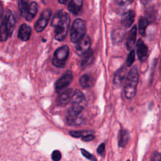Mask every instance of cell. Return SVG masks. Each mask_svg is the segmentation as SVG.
Masks as SVG:
<instances>
[{"mask_svg":"<svg viewBox=\"0 0 161 161\" xmlns=\"http://www.w3.org/2000/svg\"><path fill=\"white\" fill-rule=\"evenodd\" d=\"M70 25L69 14L63 11H57L52 20V26L54 27L55 38L62 41L67 36Z\"/></svg>","mask_w":161,"mask_h":161,"instance_id":"cell-1","label":"cell"},{"mask_svg":"<svg viewBox=\"0 0 161 161\" xmlns=\"http://www.w3.org/2000/svg\"><path fill=\"white\" fill-rule=\"evenodd\" d=\"M15 23L14 16L10 10H8L0 25V42H4L11 36Z\"/></svg>","mask_w":161,"mask_h":161,"instance_id":"cell-2","label":"cell"},{"mask_svg":"<svg viewBox=\"0 0 161 161\" xmlns=\"http://www.w3.org/2000/svg\"><path fill=\"white\" fill-rule=\"evenodd\" d=\"M138 78L139 75L137 69L135 67H132L127 75L124 88L125 95L127 99H131L135 96L136 91Z\"/></svg>","mask_w":161,"mask_h":161,"instance_id":"cell-3","label":"cell"},{"mask_svg":"<svg viewBox=\"0 0 161 161\" xmlns=\"http://www.w3.org/2000/svg\"><path fill=\"white\" fill-rule=\"evenodd\" d=\"M86 30L85 22L82 19H76L74 20L70 29V41L74 43H77L85 36Z\"/></svg>","mask_w":161,"mask_h":161,"instance_id":"cell-4","label":"cell"},{"mask_svg":"<svg viewBox=\"0 0 161 161\" xmlns=\"http://www.w3.org/2000/svg\"><path fill=\"white\" fill-rule=\"evenodd\" d=\"M70 101L72 106L70 109L75 113L80 114L86 106V100L84 94L80 91L76 89L73 92Z\"/></svg>","mask_w":161,"mask_h":161,"instance_id":"cell-5","label":"cell"},{"mask_svg":"<svg viewBox=\"0 0 161 161\" xmlns=\"http://www.w3.org/2000/svg\"><path fill=\"white\" fill-rule=\"evenodd\" d=\"M69 54V48L67 45H63L57 48L53 54L52 64L58 68H63L66 63Z\"/></svg>","mask_w":161,"mask_h":161,"instance_id":"cell-6","label":"cell"},{"mask_svg":"<svg viewBox=\"0 0 161 161\" xmlns=\"http://www.w3.org/2000/svg\"><path fill=\"white\" fill-rule=\"evenodd\" d=\"M72 74L70 70L66 71L55 84V89L57 92H60L70 85L72 80Z\"/></svg>","mask_w":161,"mask_h":161,"instance_id":"cell-7","label":"cell"},{"mask_svg":"<svg viewBox=\"0 0 161 161\" xmlns=\"http://www.w3.org/2000/svg\"><path fill=\"white\" fill-rule=\"evenodd\" d=\"M51 15V11L49 9H45L42 11L39 19L35 25V30L36 32L42 31L47 26Z\"/></svg>","mask_w":161,"mask_h":161,"instance_id":"cell-8","label":"cell"},{"mask_svg":"<svg viewBox=\"0 0 161 161\" xmlns=\"http://www.w3.org/2000/svg\"><path fill=\"white\" fill-rule=\"evenodd\" d=\"M91 46V40L89 36L85 35L80 41L77 43L75 51L77 55L82 56L89 50Z\"/></svg>","mask_w":161,"mask_h":161,"instance_id":"cell-9","label":"cell"},{"mask_svg":"<svg viewBox=\"0 0 161 161\" xmlns=\"http://www.w3.org/2000/svg\"><path fill=\"white\" fill-rule=\"evenodd\" d=\"M67 121L70 125L77 126L80 125L84 122V118L80 114L75 113L69 109L67 113Z\"/></svg>","mask_w":161,"mask_h":161,"instance_id":"cell-10","label":"cell"},{"mask_svg":"<svg viewBox=\"0 0 161 161\" xmlns=\"http://www.w3.org/2000/svg\"><path fill=\"white\" fill-rule=\"evenodd\" d=\"M136 55L141 62H144L147 57L148 48L141 39H139L136 43Z\"/></svg>","mask_w":161,"mask_h":161,"instance_id":"cell-11","label":"cell"},{"mask_svg":"<svg viewBox=\"0 0 161 161\" xmlns=\"http://www.w3.org/2000/svg\"><path fill=\"white\" fill-rule=\"evenodd\" d=\"M135 17V13L132 10L124 13L121 17V23L125 28H129L133 24Z\"/></svg>","mask_w":161,"mask_h":161,"instance_id":"cell-12","label":"cell"},{"mask_svg":"<svg viewBox=\"0 0 161 161\" xmlns=\"http://www.w3.org/2000/svg\"><path fill=\"white\" fill-rule=\"evenodd\" d=\"M31 29L26 24H23L20 26L18 31V36L23 41H27L29 40L31 35Z\"/></svg>","mask_w":161,"mask_h":161,"instance_id":"cell-13","label":"cell"},{"mask_svg":"<svg viewBox=\"0 0 161 161\" xmlns=\"http://www.w3.org/2000/svg\"><path fill=\"white\" fill-rule=\"evenodd\" d=\"M136 26L134 25L131 29V30L130 31L126 39V45L128 50H131L133 47V46L135 45V42H136Z\"/></svg>","mask_w":161,"mask_h":161,"instance_id":"cell-14","label":"cell"},{"mask_svg":"<svg viewBox=\"0 0 161 161\" xmlns=\"http://www.w3.org/2000/svg\"><path fill=\"white\" fill-rule=\"evenodd\" d=\"M72 89H68L63 92L58 97L57 101L58 103L62 106H66L70 101L72 96Z\"/></svg>","mask_w":161,"mask_h":161,"instance_id":"cell-15","label":"cell"},{"mask_svg":"<svg viewBox=\"0 0 161 161\" xmlns=\"http://www.w3.org/2000/svg\"><path fill=\"white\" fill-rule=\"evenodd\" d=\"M126 69L125 67L120 68L115 72L113 78V83L116 86H119L122 84L126 77Z\"/></svg>","mask_w":161,"mask_h":161,"instance_id":"cell-16","label":"cell"},{"mask_svg":"<svg viewBox=\"0 0 161 161\" xmlns=\"http://www.w3.org/2000/svg\"><path fill=\"white\" fill-rule=\"evenodd\" d=\"M82 6V0H70L68 4V10L74 14H77Z\"/></svg>","mask_w":161,"mask_h":161,"instance_id":"cell-17","label":"cell"},{"mask_svg":"<svg viewBox=\"0 0 161 161\" xmlns=\"http://www.w3.org/2000/svg\"><path fill=\"white\" fill-rule=\"evenodd\" d=\"M38 11V4L35 2H31L28 6L26 15L25 16L26 21H31L36 15Z\"/></svg>","mask_w":161,"mask_h":161,"instance_id":"cell-18","label":"cell"},{"mask_svg":"<svg viewBox=\"0 0 161 161\" xmlns=\"http://www.w3.org/2000/svg\"><path fill=\"white\" fill-rule=\"evenodd\" d=\"M130 139V135L128 131L121 130L119 131L118 136V145L120 147H125L128 142Z\"/></svg>","mask_w":161,"mask_h":161,"instance_id":"cell-19","label":"cell"},{"mask_svg":"<svg viewBox=\"0 0 161 161\" xmlns=\"http://www.w3.org/2000/svg\"><path fill=\"white\" fill-rule=\"evenodd\" d=\"M82 56L83 57L81 60V66L82 67H84L90 65L94 60V55H93L92 51L89 50L87 52L84 53Z\"/></svg>","mask_w":161,"mask_h":161,"instance_id":"cell-20","label":"cell"},{"mask_svg":"<svg viewBox=\"0 0 161 161\" xmlns=\"http://www.w3.org/2000/svg\"><path fill=\"white\" fill-rule=\"evenodd\" d=\"M92 80L90 75L84 74L82 75L79 79V84L82 87H89L92 85Z\"/></svg>","mask_w":161,"mask_h":161,"instance_id":"cell-21","label":"cell"},{"mask_svg":"<svg viewBox=\"0 0 161 161\" xmlns=\"http://www.w3.org/2000/svg\"><path fill=\"white\" fill-rule=\"evenodd\" d=\"M148 25V20L145 18L141 16L140 18L139 21H138L139 33H140L141 35L144 36L145 35V30H146V28Z\"/></svg>","mask_w":161,"mask_h":161,"instance_id":"cell-22","label":"cell"},{"mask_svg":"<svg viewBox=\"0 0 161 161\" xmlns=\"http://www.w3.org/2000/svg\"><path fill=\"white\" fill-rule=\"evenodd\" d=\"M28 6L29 0H19V9L21 16L25 18Z\"/></svg>","mask_w":161,"mask_h":161,"instance_id":"cell-23","label":"cell"},{"mask_svg":"<svg viewBox=\"0 0 161 161\" xmlns=\"http://www.w3.org/2000/svg\"><path fill=\"white\" fill-rule=\"evenodd\" d=\"M93 132L91 131H87V130H83V131H70L69 132V134L71 135L73 137L75 138H80V137H84L86 135L88 134H91Z\"/></svg>","mask_w":161,"mask_h":161,"instance_id":"cell-24","label":"cell"},{"mask_svg":"<svg viewBox=\"0 0 161 161\" xmlns=\"http://www.w3.org/2000/svg\"><path fill=\"white\" fill-rule=\"evenodd\" d=\"M135 53L133 50H131L127 57L126 61V66L130 67L132 65L133 62L135 61Z\"/></svg>","mask_w":161,"mask_h":161,"instance_id":"cell-25","label":"cell"},{"mask_svg":"<svg viewBox=\"0 0 161 161\" xmlns=\"http://www.w3.org/2000/svg\"><path fill=\"white\" fill-rule=\"evenodd\" d=\"M123 32H122V31L121 30H115V32L113 33V39L115 42H119L121 40V39L123 38Z\"/></svg>","mask_w":161,"mask_h":161,"instance_id":"cell-26","label":"cell"},{"mask_svg":"<svg viewBox=\"0 0 161 161\" xmlns=\"http://www.w3.org/2000/svg\"><path fill=\"white\" fill-rule=\"evenodd\" d=\"M80 152L82 154V155L86 157V158L91 160V161H96V158L94 157V156L91 154V153H89V152H87V150H84V149H80Z\"/></svg>","mask_w":161,"mask_h":161,"instance_id":"cell-27","label":"cell"},{"mask_svg":"<svg viewBox=\"0 0 161 161\" xmlns=\"http://www.w3.org/2000/svg\"><path fill=\"white\" fill-rule=\"evenodd\" d=\"M62 155L59 150H54L52 153V158L53 161H59L61 159Z\"/></svg>","mask_w":161,"mask_h":161,"instance_id":"cell-28","label":"cell"},{"mask_svg":"<svg viewBox=\"0 0 161 161\" xmlns=\"http://www.w3.org/2000/svg\"><path fill=\"white\" fill-rule=\"evenodd\" d=\"M97 152L99 155L103 156L105 153V144L104 143H101L97 149Z\"/></svg>","mask_w":161,"mask_h":161,"instance_id":"cell-29","label":"cell"},{"mask_svg":"<svg viewBox=\"0 0 161 161\" xmlns=\"http://www.w3.org/2000/svg\"><path fill=\"white\" fill-rule=\"evenodd\" d=\"M119 6H127L130 4L133 0H114Z\"/></svg>","mask_w":161,"mask_h":161,"instance_id":"cell-30","label":"cell"},{"mask_svg":"<svg viewBox=\"0 0 161 161\" xmlns=\"http://www.w3.org/2000/svg\"><path fill=\"white\" fill-rule=\"evenodd\" d=\"M151 161H160V155L158 152H155L150 158Z\"/></svg>","mask_w":161,"mask_h":161,"instance_id":"cell-31","label":"cell"},{"mask_svg":"<svg viewBox=\"0 0 161 161\" xmlns=\"http://www.w3.org/2000/svg\"><path fill=\"white\" fill-rule=\"evenodd\" d=\"M94 138V136L92 134H88L82 138V140L84 142H90Z\"/></svg>","mask_w":161,"mask_h":161,"instance_id":"cell-32","label":"cell"},{"mask_svg":"<svg viewBox=\"0 0 161 161\" xmlns=\"http://www.w3.org/2000/svg\"><path fill=\"white\" fill-rule=\"evenodd\" d=\"M3 14V6L2 3L0 1V19L1 18Z\"/></svg>","mask_w":161,"mask_h":161,"instance_id":"cell-33","label":"cell"},{"mask_svg":"<svg viewBox=\"0 0 161 161\" xmlns=\"http://www.w3.org/2000/svg\"><path fill=\"white\" fill-rule=\"evenodd\" d=\"M151 0H140V2L143 4H147V3H148Z\"/></svg>","mask_w":161,"mask_h":161,"instance_id":"cell-34","label":"cell"},{"mask_svg":"<svg viewBox=\"0 0 161 161\" xmlns=\"http://www.w3.org/2000/svg\"><path fill=\"white\" fill-rule=\"evenodd\" d=\"M67 1H68V0H58V3H60V4H65L67 2Z\"/></svg>","mask_w":161,"mask_h":161,"instance_id":"cell-35","label":"cell"},{"mask_svg":"<svg viewBox=\"0 0 161 161\" xmlns=\"http://www.w3.org/2000/svg\"><path fill=\"white\" fill-rule=\"evenodd\" d=\"M127 161H130V160H127Z\"/></svg>","mask_w":161,"mask_h":161,"instance_id":"cell-36","label":"cell"}]
</instances>
